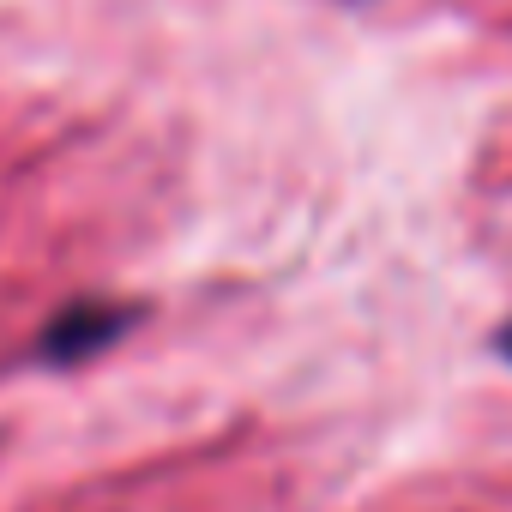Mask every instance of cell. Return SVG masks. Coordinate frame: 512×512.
Here are the masks:
<instances>
[{
    "mask_svg": "<svg viewBox=\"0 0 512 512\" xmlns=\"http://www.w3.org/2000/svg\"><path fill=\"white\" fill-rule=\"evenodd\" d=\"M127 326H133V308H127V302H67V308L49 320V332H43L37 350H43V362L73 368V362L103 356Z\"/></svg>",
    "mask_w": 512,
    "mask_h": 512,
    "instance_id": "obj_1",
    "label": "cell"
},
{
    "mask_svg": "<svg viewBox=\"0 0 512 512\" xmlns=\"http://www.w3.org/2000/svg\"><path fill=\"white\" fill-rule=\"evenodd\" d=\"M500 356H506V362H512V326H506V332H500Z\"/></svg>",
    "mask_w": 512,
    "mask_h": 512,
    "instance_id": "obj_2",
    "label": "cell"
}]
</instances>
